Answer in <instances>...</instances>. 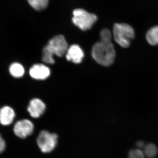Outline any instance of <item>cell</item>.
<instances>
[{"label":"cell","mask_w":158,"mask_h":158,"mask_svg":"<svg viewBox=\"0 0 158 158\" xmlns=\"http://www.w3.org/2000/svg\"><path fill=\"white\" fill-rule=\"evenodd\" d=\"M68 44L62 35H57L49 41L43 50L42 61L48 64H54V55L62 57L67 52Z\"/></svg>","instance_id":"cell-1"},{"label":"cell","mask_w":158,"mask_h":158,"mask_svg":"<svg viewBox=\"0 0 158 158\" xmlns=\"http://www.w3.org/2000/svg\"><path fill=\"white\" fill-rule=\"evenodd\" d=\"M92 57L97 62L104 66L113 64L116 57V51L112 42L96 43L92 48Z\"/></svg>","instance_id":"cell-2"},{"label":"cell","mask_w":158,"mask_h":158,"mask_svg":"<svg viewBox=\"0 0 158 158\" xmlns=\"http://www.w3.org/2000/svg\"><path fill=\"white\" fill-rule=\"evenodd\" d=\"M113 34L115 41L123 48L130 46L131 40L135 36L132 27L124 23L115 24L113 26Z\"/></svg>","instance_id":"cell-3"},{"label":"cell","mask_w":158,"mask_h":158,"mask_svg":"<svg viewBox=\"0 0 158 158\" xmlns=\"http://www.w3.org/2000/svg\"><path fill=\"white\" fill-rule=\"evenodd\" d=\"M97 19V16L95 14L89 13L84 9H80L73 10V22L82 31L90 30Z\"/></svg>","instance_id":"cell-4"},{"label":"cell","mask_w":158,"mask_h":158,"mask_svg":"<svg viewBox=\"0 0 158 158\" xmlns=\"http://www.w3.org/2000/svg\"><path fill=\"white\" fill-rule=\"evenodd\" d=\"M58 136L55 133L44 130L39 133L37 139V143L41 152L48 153L52 152L56 147Z\"/></svg>","instance_id":"cell-5"},{"label":"cell","mask_w":158,"mask_h":158,"mask_svg":"<svg viewBox=\"0 0 158 158\" xmlns=\"http://www.w3.org/2000/svg\"><path fill=\"white\" fill-rule=\"evenodd\" d=\"M34 123L27 119L19 120L13 127L15 135L21 139H25L31 136L34 132Z\"/></svg>","instance_id":"cell-6"},{"label":"cell","mask_w":158,"mask_h":158,"mask_svg":"<svg viewBox=\"0 0 158 158\" xmlns=\"http://www.w3.org/2000/svg\"><path fill=\"white\" fill-rule=\"evenodd\" d=\"M27 110L31 117L37 118L45 112L46 105L40 99L34 98L30 102Z\"/></svg>","instance_id":"cell-7"},{"label":"cell","mask_w":158,"mask_h":158,"mask_svg":"<svg viewBox=\"0 0 158 158\" xmlns=\"http://www.w3.org/2000/svg\"><path fill=\"white\" fill-rule=\"evenodd\" d=\"M30 76L36 80H45L50 75L49 69L43 64H37L33 65L29 71Z\"/></svg>","instance_id":"cell-8"},{"label":"cell","mask_w":158,"mask_h":158,"mask_svg":"<svg viewBox=\"0 0 158 158\" xmlns=\"http://www.w3.org/2000/svg\"><path fill=\"white\" fill-rule=\"evenodd\" d=\"M15 117V112L10 106H3L0 108V123L2 125H10L13 123Z\"/></svg>","instance_id":"cell-9"},{"label":"cell","mask_w":158,"mask_h":158,"mask_svg":"<svg viewBox=\"0 0 158 158\" xmlns=\"http://www.w3.org/2000/svg\"><path fill=\"white\" fill-rule=\"evenodd\" d=\"M84 56V52L81 47L77 44H73L69 48L66 53V58L68 61L78 64L82 62Z\"/></svg>","instance_id":"cell-10"},{"label":"cell","mask_w":158,"mask_h":158,"mask_svg":"<svg viewBox=\"0 0 158 158\" xmlns=\"http://www.w3.org/2000/svg\"><path fill=\"white\" fill-rule=\"evenodd\" d=\"M9 74L12 77L19 78L23 76L25 73V69L23 66L19 62H12L9 67Z\"/></svg>","instance_id":"cell-11"},{"label":"cell","mask_w":158,"mask_h":158,"mask_svg":"<svg viewBox=\"0 0 158 158\" xmlns=\"http://www.w3.org/2000/svg\"><path fill=\"white\" fill-rule=\"evenodd\" d=\"M146 38L148 42L150 45H158V26H154L148 31L146 34Z\"/></svg>","instance_id":"cell-12"},{"label":"cell","mask_w":158,"mask_h":158,"mask_svg":"<svg viewBox=\"0 0 158 158\" xmlns=\"http://www.w3.org/2000/svg\"><path fill=\"white\" fill-rule=\"evenodd\" d=\"M30 6L37 11H41L48 6L49 0H27Z\"/></svg>","instance_id":"cell-13"},{"label":"cell","mask_w":158,"mask_h":158,"mask_svg":"<svg viewBox=\"0 0 158 158\" xmlns=\"http://www.w3.org/2000/svg\"><path fill=\"white\" fill-rule=\"evenodd\" d=\"M157 152V148L155 144L150 143L144 146V154L148 157H154L156 155Z\"/></svg>","instance_id":"cell-14"},{"label":"cell","mask_w":158,"mask_h":158,"mask_svg":"<svg viewBox=\"0 0 158 158\" xmlns=\"http://www.w3.org/2000/svg\"><path fill=\"white\" fill-rule=\"evenodd\" d=\"M101 41L103 42H111L112 34L108 29H103L100 33Z\"/></svg>","instance_id":"cell-15"},{"label":"cell","mask_w":158,"mask_h":158,"mask_svg":"<svg viewBox=\"0 0 158 158\" xmlns=\"http://www.w3.org/2000/svg\"><path fill=\"white\" fill-rule=\"evenodd\" d=\"M144 152L139 149L131 150L129 152L128 158H144Z\"/></svg>","instance_id":"cell-16"},{"label":"cell","mask_w":158,"mask_h":158,"mask_svg":"<svg viewBox=\"0 0 158 158\" xmlns=\"http://www.w3.org/2000/svg\"><path fill=\"white\" fill-rule=\"evenodd\" d=\"M6 148V143L4 139L0 135V154L5 151Z\"/></svg>","instance_id":"cell-17"},{"label":"cell","mask_w":158,"mask_h":158,"mask_svg":"<svg viewBox=\"0 0 158 158\" xmlns=\"http://www.w3.org/2000/svg\"><path fill=\"white\" fill-rule=\"evenodd\" d=\"M136 146L139 148H144L145 145L143 141H139L136 144Z\"/></svg>","instance_id":"cell-18"}]
</instances>
